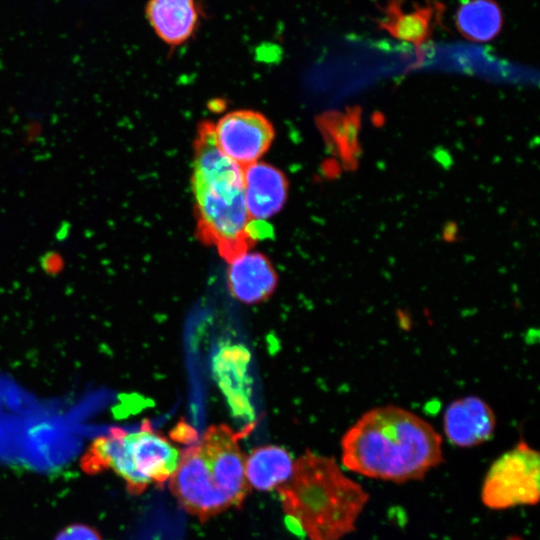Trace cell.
I'll list each match as a JSON object with an SVG mask.
<instances>
[{"label":"cell","instance_id":"1","mask_svg":"<svg viewBox=\"0 0 540 540\" xmlns=\"http://www.w3.org/2000/svg\"><path fill=\"white\" fill-rule=\"evenodd\" d=\"M341 450L350 471L396 483L420 480L443 461L442 439L434 427L394 405L363 413L343 435Z\"/></svg>","mask_w":540,"mask_h":540},{"label":"cell","instance_id":"2","mask_svg":"<svg viewBox=\"0 0 540 540\" xmlns=\"http://www.w3.org/2000/svg\"><path fill=\"white\" fill-rule=\"evenodd\" d=\"M192 187L197 236L227 262L268 236V224L252 222L248 215L244 168L221 152L210 123L201 125L196 138Z\"/></svg>","mask_w":540,"mask_h":540},{"label":"cell","instance_id":"3","mask_svg":"<svg viewBox=\"0 0 540 540\" xmlns=\"http://www.w3.org/2000/svg\"><path fill=\"white\" fill-rule=\"evenodd\" d=\"M276 489L286 516L309 540H340L354 531L369 498L333 458L311 451Z\"/></svg>","mask_w":540,"mask_h":540},{"label":"cell","instance_id":"4","mask_svg":"<svg viewBox=\"0 0 540 540\" xmlns=\"http://www.w3.org/2000/svg\"><path fill=\"white\" fill-rule=\"evenodd\" d=\"M181 453L149 426L127 433L114 430L96 439L81 466L88 474L112 470L132 494L143 493L150 484L162 486L178 466Z\"/></svg>","mask_w":540,"mask_h":540},{"label":"cell","instance_id":"5","mask_svg":"<svg viewBox=\"0 0 540 540\" xmlns=\"http://www.w3.org/2000/svg\"><path fill=\"white\" fill-rule=\"evenodd\" d=\"M540 456L519 441L490 466L481 489L483 504L493 510L535 505L540 496Z\"/></svg>","mask_w":540,"mask_h":540},{"label":"cell","instance_id":"6","mask_svg":"<svg viewBox=\"0 0 540 540\" xmlns=\"http://www.w3.org/2000/svg\"><path fill=\"white\" fill-rule=\"evenodd\" d=\"M252 428L249 425L236 432L226 424L213 425L198 444L213 485L231 507L240 508L250 490L244 471L245 457L238 442Z\"/></svg>","mask_w":540,"mask_h":540},{"label":"cell","instance_id":"7","mask_svg":"<svg viewBox=\"0 0 540 540\" xmlns=\"http://www.w3.org/2000/svg\"><path fill=\"white\" fill-rule=\"evenodd\" d=\"M169 488L180 505L201 522L231 507L214 487L198 444L181 453L178 466L170 476Z\"/></svg>","mask_w":540,"mask_h":540},{"label":"cell","instance_id":"8","mask_svg":"<svg viewBox=\"0 0 540 540\" xmlns=\"http://www.w3.org/2000/svg\"><path fill=\"white\" fill-rule=\"evenodd\" d=\"M213 131L221 152L243 168L258 162L274 138L269 120L251 110L227 113L213 125Z\"/></svg>","mask_w":540,"mask_h":540},{"label":"cell","instance_id":"9","mask_svg":"<svg viewBox=\"0 0 540 540\" xmlns=\"http://www.w3.org/2000/svg\"><path fill=\"white\" fill-rule=\"evenodd\" d=\"M146 20L168 47L188 43L202 27L206 10L202 0H147Z\"/></svg>","mask_w":540,"mask_h":540},{"label":"cell","instance_id":"10","mask_svg":"<svg viewBox=\"0 0 540 540\" xmlns=\"http://www.w3.org/2000/svg\"><path fill=\"white\" fill-rule=\"evenodd\" d=\"M443 427L450 443L469 448L491 439L496 428V418L484 400L477 396H466L448 405Z\"/></svg>","mask_w":540,"mask_h":540},{"label":"cell","instance_id":"11","mask_svg":"<svg viewBox=\"0 0 540 540\" xmlns=\"http://www.w3.org/2000/svg\"><path fill=\"white\" fill-rule=\"evenodd\" d=\"M288 185L283 173L274 166L255 162L244 167V193L252 222L265 223L277 214L286 201Z\"/></svg>","mask_w":540,"mask_h":540},{"label":"cell","instance_id":"12","mask_svg":"<svg viewBox=\"0 0 540 540\" xmlns=\"http://www.w3.org/2000/svg\"><path fill=\"white\" fill-rule=\"evenodd\" d=\"M228 264L227 285L235 299L245 304H256L273 294L278 277L265 255L249 250Z\"/></svg>","mask_w":540,"mask_h":540},{"label":"cell","instance_id":"13","mask_svg":"<svg viewBox=\"0 0 540 540\" xmlns=\"http://www.w3.org/2000/svg\"><path fill=\"white\" fill-rule=\"evenodd\" d=\"M404 0H388L382 7L383 18L378 22L380 29L391 36L414 45L425 43L441 21L444 5L436 0L424 5H414L410 11L402 10Z\"/></svg>","mask_w":540,"mask_h":540},{"label":"cell","instance_id":"14","mask_svg":"<svg viewBox=\"0 0 540 540\" xmlns=\"http://www.w3.org/2000/svg\"><path fill=\"white\" fill-rule=\"evenodd\" d=\"M250 353L241 345L228 346L214 358V373L228 404L237 416H251V389L247 376Z\"/></svg>","mask_w":540,"mask_h":540},{"label":"cell","instance_id":"15","mask_svg":"<svg viewBox=\"0 0 540 540\" xmlns=\"http://www.w3.org/2000/svg\"><path fill=\"white\" fill-rule=\"evenodd\" d=\"M294 462L289 452L276 445L260 446L245 458V477L249 486L270 491L292 475Z\"/></svg>","mask_w":540,"mask_h":540},{"label":"cell","instance_id":"16","mask_svg":"<svg viewBox=\"0 0 540 540\" xmlns=\"http://www.w3.org/2000/svg\"><path fill=\"white\" fill-rule=\"evenodd\" d=\"M455 24L466 39L479 43L488 42L500 33L503 15L494 0H467L458 7Z\"/></svg>","mask_w":540,"mask_h":540},{"label":"cell","instance_id":"17","mask_svg":"<svg viewBox=\"0 0 540 540\" xmlns=\"http://www.w3.org/2000/svg\"><path fill=\"white\" fill-rule=\"evenodd\" d=\"M54 540H102L98 531L85 524H72L62 529Z\"/></svg>","mask_w":540,"mask_h":540},{"label":"cell","instance_id":"18","mask_svg":"<svg viewBox=\"0 0 540 540\" xmlns=\"http://www.w3.org/2000/svg\"><path fill=\"white\" fill-rule=\"evenodd\" d=\"M196 432L184 423H179L171 432V438L185 443H192L196 439Z\"/></svg>","mask_w":540,"mask_h":540}]
</instances>
